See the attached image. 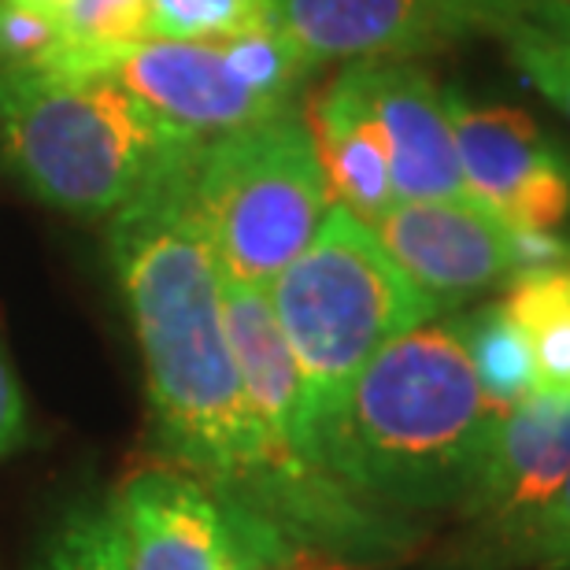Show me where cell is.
I'll return each mask as SVG.
<instances>
[{"mask_svg": "<svg viewBox=\"0 0 570 570\" xmlns=\"http://www.w3.org/2000/svg\"><path fill=\"white\" fill-rule=\"evenodd\" d=\"M189 156L111 215V264L145 360L159 460L271 522L304 560L348 570L412 560L430 527L363 504L256 419L226 330L219 259L189 197Z\"/></svg>", "mask_w": 570, "mask_h": 570, "instance_id": "1", "label": "cell"}, {"mask_svg": "<svg viewBox=\"0 0 570 570\" xmlns=\"http://www.w3.org/2000/svg\"><path fill=\"white\" fill-rule=\"evenodd\" d=\"M497 412L455 318L390 341L318 419V460L363 504L415 519L455 515Z\"/></svg>", "mask_w": 570, "mask_h": 570, "instance_id": "2", "label": "cell"}, {"mask_svg": "<svg viewBox=\"0 0 570 570\" xmlns=\"http://www.w3.org/2000/svg\"><path fill=\"white\" fill-rule=\"evenodd\" d=\"M197 145L108 75L0 71V153L56 212L111 219Z\"/></svg>", "mask_w": 570, "mask_h": 570, "instance_id": "3", "label": "cell"}, {"mask_svg": "<svg viewBox=\"0 0 570 570\" xmlns=\"http://www.w3.org/2000/svg\"><path fill=\"white\" fill-rule=\"evenodd\" d=\"M318 419L407 330L441 318L363 219L334 204L312 245L267 285ZM318 444V441H315Z\"/></svg>", "mask_w": 570, "mask_h": 570, "instance_id": "4", "label": "cell"}, {"mask_svg": "<svg viewBox=\"0 0 570 570\" xmlns=\"http://www.w3.org/2000/svg\"><path fill=\"white\" fill-rule=\"evenodd\" d=\"M189 197L219 275L264 289L334 208L312 127L296 111L200 141L189 156Z\"/></svg>", "mask_w": 570, "mask_h": 570, "instance_id": "5", "label": "cell"}, {"mask_svg": "<svg viewBox=\"0 0 570 570\" xmlns=\"http://www.w3.org/2000/svg\"><path fill=\"white\" fill-rule=\"evenodd\" d=\"M312 71L282 30L264 27L226 41L141 38L86 75L116 78L170 130L212 141L293 111Z\"/></svg>", "mask_w": 570, "mask_h": 570, "instance_id": "6", "label": "cell"}, {"mask_svg": "<svg viewBox=\"0 0 570 570\" xmlns=\"http://www.w3.org/2000/svg\"><path fill=\"white\" fill-rule=\"evenodd\" d=\"M108 504L127 570H296L307 563L271 522L167 460L130 471Z\"/></svg>", "mask_w": 570, "mask_h": 570, "instance_id": "7", "label": "cell"}, {"mask_svg": "<svg viewBox=\"0 0 570 570\" xmlns=\"http://www.w3.org/2000/svg\"><path fill=\"white\" fill-rule=\"evenodd\" d=\"M519 0H271V22L315 67L415 60L471 33L515 27Z\"/></svg>", "mask_w": 570, "mask_h": 570, "instance_id": "8", "label": "cell"}, {"mask_svg": "<svg viewBox=\"0 0 570 570\" xmlns=\"http://www.w3.org/2000/svg\"><path fill=\"white\" fill-rule=\"evenodd\" d=\"M367 226L438 315L515 278V230L478 200H396Z\"/></svg>", "mask_w": 570, "mask_h": 570, "instance_id": "9", "label": "cell"}, {"mask_svg": "<svg viewBox=\"0 0 570 570\" xmlns=\"http://www.w3.org/2000/svg\"><path fill=\"white\" fill-rule=\"evenodd\" d=\"M463 181L511 230H560L570 215V156L527 111L466 105L444 94Z\"/></svg>", "mask_w": 570, "mask_h": 570, "instance_id": "10", "label": "cell"}, {"mask_svg": "<svg viewBox=\"0 0 570 570\" xmlns=\"http://www.w3.org/2000/svg\"><path fill=\"white\" fill-rule=\"evenodd\" d=\"M570 474V393H533L497 415L482 463L455 519L463 530L511 527Z\"/></svg>", "mask_w": 570, "mask_h": 570, "instance_id": "11", "label": "cell"}, {"mask_svg": "<svg viewBox=\"0 0 570 570\" xmlns=\"http://www.w3.org/2000/svg\"><path fill=\"white\" fill-rule=\"evenodd\" d=\"M363 94L385 134L396 200H474L444 94L412 60H360Z\"/></svg>", "mask_w": 570, "mask_h": 570, "instance_id": "12", "label": "cell"}, {"mask_svg": "<svg viewBox=\"0 0 570 570\" xmlns=\"http://www.w3.org/2000/svg\"><path fill=\"white\" fill-rule=\"evenodd\" d=\"M223 312L237 356V371H242L256 419L278 444L323 466L315 444L312 393H307V382L301 367H296L289 341L282 334L267 289L264 285L223 278Z\"/></svg>", "mask_w": 570, "mask_h": 570, "instance_id": "13", "label": "cell"}, {"mask_svg": "<svg viewBox=\"0 0 570 570\" xmlns=\"http://www.w3.org/2000/svg\"><path fill=\"white\" fill-rule=\"evenodd\" d=\"M307 127H312L334 204L348 208L363 223H374L393 208L390 145L363 94L356 63H345V71L323 89V97L312 105Z\"/></svg>", "mask_w": 570, "mask_h": 570, "instance_id": "14", "label": "cell"}, {"mask_svg": "<svg viewBox=\"0 0 570 570\" xmlns=\"http://www.w3.org/2000/svg\"><path fill=\"white\" fill-rule=\"evenodd\" d=\"M441 570H570V474L556 493L511 527L463 530Z\"/></svg>", "mask_w": 570, "mask_h": 570, "instance_id": "15", "label": "cell"}, {"mask_svg": "<svg viewBox=\"0 0 570 570\" xmlns=\"http://www.w3.org/2000/svg\"><path fill=\"white\" fill-rule=\"evenodd\" d=\"M500 307L530 341L538 393H570V264L519 275Z\"/></svg>", "mask_w": 570, "mask_h": 570, "instance_id": "16", "label": "cell"}, {"mask_svg": "<svg viewBox=\"0 0 570 570\" xmlns=\"http://www.w3.org/2000/svg\"><path fill=\"white\" fill-rule=\"evenodd\" d=\"M455 326H460V337L466 345V356H471L474 379L482 385L485 404L497 415H504L508 407H515L538 393V367H533L530 341L511 323L500 301L460 315Z\"/></svg>", "mask_w": 570, "mask_h": 570, "instance_id": "17", "label": "cell"}, {"mask_svg": "<svg viewBox=\"0 0 570 570\" xmlns=\"http://www.w3.org/2000/svg\"><path fill=\"white\" fill-rule=\"evenodd\" d=\"M141 38H148V0H67L60 49L38 71H97L108 56Z\"/></svg>", "mask_w": 570, "mask_h": 570, "instance_id": "18", "label": "cell"}, {"mask_svg": "<svg viewBox=\"0 0 570 570\" xmlns=\"http://www.w3.org/2000/svg\"><path fill=\"white\" fill-rule=\"evenodd\" d=\"M38 570H127L116 515L105 500H78L45 538Z\"/></svg>", "mask_w": 570, "mask_h": 570, "instance_id": "19", "label": "cell"}, {"mask_svg": "<svg viewBox=\"0 0 570 570\" xmlns=\"http://www.w3.org/2000/svg\"><path fill=\"white\" fill-rule=\"evenodd\" d=\"M275 27L271 0H148V38L226 41Z\"/></svg>", "mask_w": 570, "mask_h": 570, "instance_id": "20", "label": "cell"}, {"mask_svg": "<svg viewBox=\"0 0 570 570\" xmlns=\"http://www.w3.org/2000/svg\"><path fill=\"white\" fill-rule=\"evenodd\" d=\"M511 52V63L541 89V97L570 122V49L560 41H549L527 27H511L500 33Z\"/></svg>", "mask_w": 570, "mask_h": 570, "instance_id": "21", "label": "cell"}, {"mask_svg": "<svg viewBox=\"0 0 570 570\" xmlns=\"http://www.w3.org/2000/svg\"><path fill=\"white\" fill-rule=\"evenodd\" d=\"M515 27H527L570 49V0H519Z\"/></svg>", "mask_w": 570, "mask_h": 570, "instance_id": "22", "label": "cell"}, {"mask_svg": "<svg viewBox=\"0 0 570 570\" xmlns=\"http://www.w3.org/2000/svg\"><path fill=\"white\" fill-rule=\"evenodd\" d=\"M22 430H27V412H22V393H19V382L11 374L4 352H0V460L19 449L22 441Z\"/></svg>", "mask_w": 570, "mask_h": 570, "instance_id": "23", "label": "cell"}, {"mask_svg": "<svg viewBox=\"0 0 570 570\" xmlns=\"http://www.w3.org/2000/svg\"><path fill=\"white\" fill-rule=\"evenodd\" d=\"M22 4L41 8V11H49V16L60 19V16H63V8H67V0H22Z\"/></svg>", "mask_w": 570, "mask_h": 570, "instance_id": "24", "label": "cell"}]
</instances>
